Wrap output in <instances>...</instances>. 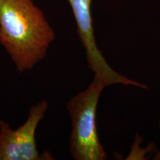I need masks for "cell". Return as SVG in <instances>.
<instances>
[{
	"label": "cell",
	"mask_w": 160,
	"mask_h": 160,
	"mask_svg": "<svg viewBox=\"0 0 160 160\" xmlns=\"http://www.w3.org/2000/svg\"><path fill=\"white\" fill-rule=\"evenodd\" d=\"M71 5L77 24V33L85 51L89 68L96 75L101 77L106 87L122 84L142 89L148 86L126 77L112 68L98 48L94 34L91 16L92 0H67Z\"/></svg>",
	"instance_id": "obj_3"
},
{
	"label": "cell",
	"mask_w": 160,
	"mask_h": 160,
	"mask_svg": "<svg viewBox=\"0 0 160 160\" xmlns=\"http://www.w3.org/2000/svg\"><path fill=\"white\" fill-rule=\"evenodd\" d=\"M55 32L33 0H0V43L19 72L47 55Z\"/></svg>",
	"instance_id": "obj_1"
},
{
	"label": "cell",
	"mask_w": 160,
	"mask_h": 160,
	"mask_svg": "<svg viewBox=\"0 0 160 160\" xmlns=\"http://www.w3.org/2000/svg\"><path fill=\"white\" fill-rule=\"evenodd\" d=\"M159 129H160V121H159ZM154 159L155 160H160V151L157 153V154H156L155 157H154Z\"/></svg>",
	"instance_id": "obj_5"
},
{
	"label": "cell",
	"mask_w": 160,
	"mask_h": 160,
	"mask_svg": "<svg viewBox=\"0 0 160 160\" xmlns=\"http://www.w3.org/2000/svg\"><path fill=\"white\" fill-rule=\"evenodd\" d=\"M48 108L46 100L33 105L27 119L17 129H12L7 122L0 120V160H42L51 157L40 154L36 142L37 127Z\"/></svg>",
	"instance_id": "obj_4"
},
{
	"label": "cell",
	"mask_w": 160,
	"mask_h": 160,
	"mask_svg": "<svg viewBox=\"0 0 160 160\" xmlns=\"http://www.w3.org/2000/svg\"><path fill=\"white\" fill-rule=\"evenodd\" d=\"M106 87L98 75L85 91L68 102L67 110L71 120L70 153L76 160L107 159L97 128V109L100 95Z\"/></svg>",
	"instance_id": "obj_2"
}]
</instances>
